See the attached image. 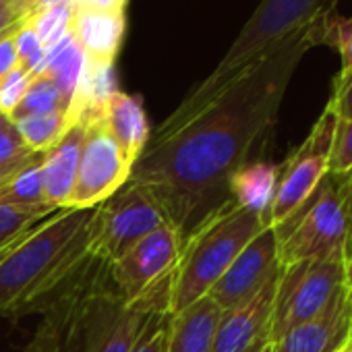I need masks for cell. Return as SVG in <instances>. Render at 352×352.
<instances>
[{"label": "cell", "instance_id": "6", "mask_svg": "<svg viewBox=\"0 0 352 352\" xmlns=\"http://www.w3.org/2000/svg\"><path fill=\"white\" fill-rule=\"evenodd\" d=\"M336 5L338 0H261L210 77L228 79L236 75L298 28L329 19Z\"/></svg>", "mask_w": 352, "mask_h": 352}, {"label": "cell", "instance_id": "32", "mask_svg": "<svg viewBox=\"0 0 352 352\" xmlns=\"http://www.w3.org/2000/svg\"><path fill=\"white\" fill-rule=\"evenodd\" d=\"M21 63H19V54L15 48V32H13V34H7L0 38V79L9 75Z\"/></svg>", "mask_w": 352, "mask_h": 352}, {"label": "cell", "instance_id": "17", "mask_svg": "<svg viewBox=\"0 0 352 352\" xmlns=\"http://www.w3.org/2000/svg\"><path fill=\"white\" fill-rule=\"evenodd\" d=\"M71 34L94 63H114L124 38V11H98L75 3Z\"/></svg>", "mask_w": 352, "mask_h": 352}, {"label": "cell", "instance_id": "36", "mask_svg": "<svg viewBox=\"0 0 352 352\" xmlns=\"http://www.w3.org/2000/svg\"><path fill=\"white\" fill-rule=\"evenodd\" d=\"M63 3H75V0H30V3H28V17H25V21L34 13L42 11V9H48V7H54V5H63Z\"/></svg>", "mask_w": 352, "mask_h": 352}, {"label": "cell", "instance_id": "7", "mask_svg": "<svg viewBox=\"0 0 352 352\" xmlns=\"http://www.w3.org/2000/svg\"><path fill=\"white\" fill-rule=\"evenodd\" d=\"M348 253L282 265L274 302V342L288 329L319 315L348 286Z\"/></svg>", "mask_w": 352, "mask_h": 352}, {"label": "cell", "instance_id": "26", "mask_svg": "<svg viewBox=\"0 0 352 352\" xmlns=\"http://www.w3.org/2000/svg\"><path fill=\"white\" fill-rule=\"evenodd\" d=\"M32 153L36 151L28 147V143L17 131V124L7 114L0 112V168L17 164L30 157Z\"/></svg>", "mask_w": 352, "mask_h": 352}, {"label": "cell", "instance_id": "19", "mask_svg": "<svg viewBox=\"0 0 352 352\" xmlns=\"http://www.w3.org/2000/svg\"><path fill=\"white\" fill-rule=\"evenodd\" d=\"M278 172H280L278 164H272L261 157H255L243 164L228 179L230 199L239 204L241 208H247L265 216L272 204L274 191H276Z\"/></svg>", "mask_w": 352, "mask_h": 352}, {"label": "cell", "instance_id": "33", "mask_svg": "<svg viewBox=\"0 0 352 352\" xmlns=\"http://www.w3.org/2000/svg\"><path fill=\"white\" fill-rule=\"evenodd\" d=\"M23 23L25 19L7 3V0H0V38L17 32Z\"/></svg>", "mask_w": 352, "mask_h": 352}, {"label": "cell", "instance_id": "1", "mask_svg": "<svg viewBox=\"0 0 352 352\" xmlns=\"http://www.w3.org/2000/svg\"><path fill=\"white\" fill-rule=\"evenodd\" d=\"M329 19L298 28L228 79L206 77L149 133L129 183L183 239L230 199L228 179L267 145L286 89L302 56L323 44Z\"/></svg>", "mask_w": 352, "mask_h": 352}, {"label": "cell", "instance_id": "15", "mask_svg": "<svg viewBox=\"0 0 352 352\" xmlns=\"http://www.w3.org/2000/svg\"><path fill=\"white\" fill-rule=\"evenodd\" d=\"M83 137H85V122L81 116H77L63 133V137L44 151V162H42L44 197L46 204L54 210L69 208V199L77 179Z\"/></svg>", "mask_w": 352, "mask_h": 352}, {"label": "cell", "instance_id": "24", "mask_svg": "<svg viewBox=\"0 0 352 352\" xmlns=\"http://www.w3.org/2000/svg\"><path fill=\"white\" fill-rule=\"evenodd\" d=\"M73 13H75V3H63V5H54V7L34 13L28 19V23L38 34L42 46L52 48L54 44H58L63 38L71 34Z\"/></svg>", "mask_w": 352, "mask_h": 352}, {"label": "cell", "instance_id": "5", "mask_svg": "<svg viewBox=\"0 0 352 352\" xmlns=\"http://www.w3.org/2000/svg\"><path fill=\"white\" fill-rule=\"evenodd\" d=\"M276 232L280 265L323 259L333 253L352 255V228L333 174L325 176L307 201L276 226Z\"/></svg>", "mask_w": 352, "mask_h": 352}, {"label": "cell", "instance_id": "39", "mask_svg": "<svg viewBox=\"0 0 352 352\" xmlns=\"http://www.w3.org/2000/svg\"><path fill=\"white\" fill-rule=\"evenodd\" d=\"M348 296L352 300V255H350V265H348Z\"/></svg>", "mask_w": 352, "mask_h": 352}, {"label": "cell", "instance_id": "2", "mask_svg": "<svg viewBox=\"0 0 352 352\" xmlns=\"http://www.w3.org/2000/svg\"><path fill=\"white\" fill-rule=\"evenodd\" d=\"M89 210L63 208L0 249V317L46 313L91 267Z\"/></svg>", "mask_w": 352, "mask_h": 352}, {"label": "cell", "instance_id": "16", "mask_svg": "<svg viewBox=\"0 0 352 352\" xmlns=\"http://www.w3.org/2000/svg\"><path fill=\"white\" fill-rule=\"evenodd\" d=\"M104 129L112 137V141L122 151L124 160L131 164L137 162L143 147L149 139V122L145 108L137 96L124 94L120 89L112 91L100 106H94Z\"/></svg>", "mask_w": 352, "mask_h": 352}, {"label": "cell", "instance_id": "11", "mask_svg": "<svg viewBox=\"0 0 352 352\" xmlns=\"http://www.w3.org/2000/svg\"><path fill=\"white\" fill-rule=\"evenodd\" d=\"M183 236L172 224H164L133 245L110 265V278L126 300H137L166 278L179 261Z\"/></svg>", "mask_w": 352, "mask_h": 352}, {"label": "cell", "instance_id": "4", "mask_svg": "<svg viewBox=\"0 0 352 352\" xmlns=\"http://www.w3.org/2000/svg\"><path fill=\"white\" fill-rule=\"evenodd\" d=\"M265 228L263 216L241 208L232 199L208 214L183 239L179 261L172 272L168 311L179 313L208 296L236 255Z\"/></svg>", "mask_w": 352, "mask_h": 352}, {"label": "cell", "instance_id": "30", "mask_svg": "<svg viewBox=\"0 0 352 352\" xmlns=\"http://www.w3.org/2000/svg\"><path fill=\"white\" fill-rule=\"evenodd\" d=\"M338 120H352V71L338 73L333 79V94L327 102Z\"/></svg>", "mask_w": 352, "mask_h": 352}, {"label": "cell", "instance_id": "29", "mask_svg": "<svg viewBox=\"0 0 352 352\" xmlns=\"http://www.w3.org/2000/svg\"><path fill=\"white\" fill-rule=\"evenodd\" d=\"M323 44L333 46L340 52L342 69L340 73L352 71V17L350 19H329L325 28Z\"/></svg>", "mask_w": 352, "mask_h": 352}, {"label": "cell", "instance_id": "28", "mask_svg": "<svg viewBox=\"0 0 352 352\" xmlns=\"http://www.w3.org/2000/svg\"><path fill=\"white\" fill-rule=\"evenodd\" d=\"M32 79L34 77L21 65L17 69H13L9 75H5L3 79H0V112L11 116V112L23 100Z\"/></svg>", "mask_w": 352, "mask_h": 352}, {"label": "cell", "instance_id": "18", "mask_svg": "<svg viewBox=\"0 0 352 352\" xmlns=\"http://www.w3.org/2000/svg\"><path fill=\"white\" fill-rule=\"evenodd\" d=\"M222 313L210 296H201L179 313H172L166 352H212Z\"/></svg>", "mask_w": 352, "mask_h": 352}, {"label": "cell", "instance_id": "40", "mask_svg": "<svg viewBox=\"0 0 352 352\" xmlns=\"http://www.w3.org/2000/svg\"><path fill=\"white\" fill-rule=\"evenodd\" d=\"M336 352H352V346H344V348H340V350H336Z\"/></svg>", "mask_w": 352, "mask_h": 352}, {"label": "cell", "instance_id": "38", "mask_svg": "<svg viewBox=\"0 0 352 352\" xmlns=\"http://www.w3.org/2000/svg\"><path fill=\"white\" fill-rule=\"evenodd\" d=\"M7 3H9L23 19L28 17V3H30V0H7Z\"/></svg>", "mask_w": 352, "mask_h": 352}, {"label": "cell", "instance_id": "14", "mask_svg": "<svg viewBox=\"0 0 352 352\" xmlns=\"http://www.w3.org/2000/svg\"><path fill=\"white\" fill-rule=\"evenodd\" d=\"M350 338L352 300L346 286L319 315L280 336L274 342L272 352H336L348 346Z\"/></svg>", "mask_w": 352, "mask_h": 352}, {"label": "cell", "instance_id": "27", "mask_svg": "<svg viewBox=\"0 0 352 352\" xmlns=\"http://www.w3.org/2000/svg\"><path fill=\"white\" fill-rule=\"evenodd\" d=\"M352 168V120H338L329 151L327 174H344Z\"/></svg>", "mask_w": 352, "mask_h": 352}, {"label": "cell", "instance_id": "34", "mask_svg": "<svg viewBox=\"0 0 352 352\" xmlns=\"http://www.w3.org/2000/svg\"><path fill=\"white\" fill-rule=\"evenodd\" d=\"M25 352H54V348H52V340H50V333H48V329H46L44 325H40V327H38V331H36L34 340L28 344Z\"/></svg>", "mask_w": 352, "mask_h": 352}, {"label": "cell", "instance_id": "21", "mask_svg": "<svg viewBox=\"0 0 352 352\" xmlns=\"http://www.w3.org/2000/svg\"><path fill=\"white\" fill-rule=\"evenodd\" d=\"M42 162L44 151H36L5 183H0V204L19 208H50L44 197Z\"/></svg>", "mask_w": 352, "mask_h": 352}, {"label": "cell", "instance_id": "35", "mask_svg": "<svg viewBox=\"0 0 352 352\" xmlns=\"http://www.w3.org/2000/svg\"><path fill=\"white\" fill-rule=\"evenodd\" d=\"M77 5L98 11H124L126 0H77Z\"/></svg>", "mask_w": 352, "mask_h": 352}, {"label": "cell", "instance_id": "25", "mask_svg": "<svg viewBox=\"0 0 352 352\" xmlns=\"http://www.w3.org/2000/svg\"><path fill=\"white\" fill-rule=\"evenodd\" d=\"M52 208H19V206H3L0 204V249L9 245L23 230L32 228L46 216H50Z\"/></svg>", "mask_w": 352, "mask_h": 352}, {"label": "cell", "instance_id": "42", "mask_svg": "<svg viewBox=\"0 0 352 352\" xmlns=\"http://www.w3.org/2000/svg\"><path fill=\"white\" fill-rule=\"evenodd\" d=\"M75 3H77V0H75Z\"/></svg>", "mask_w": 352, "mask_h": 352}, {"label": "cell", "instance_id": "20", "mask_svg": "<svg viewBox=\"0 0 352 352\" xmlns=\"http://www.w3.org/2000/svg\"><path fill=\"white\" fill-rule=\"evenodd\" d=\"M85 67H87V56L81 50V46L75 42L73 34H69L58 44L48 48L44 75H48L63 91V96L69 104V114H71L73 102L77 98Z\"/></svg>", "mask_w": 352, "mask_h": 352}, {"label": "cell", "instance_id": "13", "mask_svg": "<svg viewBox=\"0 0 352 352\" xmlns=\"http://www.w3.org/2000/svg\"><path fill=\"white\" fill-rule=\"evenodd\" d=\"M280 267L278 257V232L265 226L230 263L224 276L214 284L208 296L222 309H230L251 294H255L263 282Z\"/></svg>", "mask_w": 352, "mask_h": 352}, {"label": "cell", "instance_id": "3", "mask_svg": "<svg viewBox=\"0 0 352 352\" xmlns=\"http://www.w3.org/2000/svg\"><path fill=\"white\" fill-rule=\"evenodd\" d=\"M172 276L126 300L110 278V265L96 259L87 274L42 319L54 352H133L145 323L168 311ZM170 313V311H168Z\"/></svg>", "mask_w": 352, "mask_h": 352}, {"label": "cell", "instance_id": "37", "mask_svg": "<svg viewBox=\"0 0 352 352\" xmlns=\"http://www.w3.org/2000/svg\"><path fill=\"white\" fill-rule=\"evenodd\" d=\"M32 155H34V153H32ZM32 155H30V157H32ZM30 157H25V160H30ZM25 160H21V162H17V164H11V166H5V168H0V183H5V181L9 179V176H11Z\"/></svg>", "mask_w": 352, "mask_h": 352}, {"label": "cell", "instance_id": "8", "mask_svg": "<svg viewBox=\"0 0 352 352\" xmlns=\"http://www.w3.org/2000/svg\"><path fill=\"white\" fill-rule=\"evenodd\" d=\"M336 122L333 110L325 106L307 139L280 164L276 191L263 216L265 226L276 228L286 222L327 176Z\"/></svg>", "mask_w": 352, "mask_h": 352}, {"label": "cell", "instance_id": "31", "mask_svg": "<svg viewBox=\"0 0 352 352\" xmlns=\"http://www.w3.org/2000/svg\"><path fill=\"white\" fill-rule=\"evenodd\" d=\"M15 48H17V54H19V63L28 60L32 54H36L42 48V42H40L38 34L34 32V28L28 21L15 32Z\"/></svg>", "mask_w": 352, "mask_h": 352}, {"label": "cell", "instance_id": "9", "mask_svg": "<svg viewBox=\"0 0 352 352\" xmlns=\"http://www.w3.org/2000/svg\"><path fill=\"white\" fill-rule=\"evenodd\" d=\"M164 224L168 220L151 195L143 187L126 183L94 208L91 255L112 265L122 253Z\"/></svg>", "mask_w": 352, "mask_h": 352}, {"label": "cell", "instance_id": "23", "mask_svg": "<svg viewBox=\"0 0 352 352\" xmlns=\"http://www.w3.org/2000/svg\"><path fill=\"white\" fill-rule=\"evenodd\" d=\"M73 120L75 118H71L67 112H52V114L21 118L15 124L32 151H46L63 137V133L69 129Z\"/></svg>", "mask_w": 352, "mask_h": 352}, {"label": "cell", "instance_id": "10", "mask_svg": "<svg viewBox=\"0 0 352 352\" xmlns=\"http://www.w3.org/2000/svg\"><path fill=\"white\" fill-rule=\"evenodd\" d=\"M79 116L85 122V137L69 208L89 210L129 183L131 164L104 129L96 108H85Z\"/></svg>", "mask_w": 352, "mask_h": 352}, {"label": "cell", "instance_id": "12", "mask_svg": "<svg viewBox=\"0 0 352 352\" xmlns=\"http://www.w3.org/2000/svg\"><path fill=\"white\" fill-rule=\"evenodd\" d=\"M280 272L282 265L255 294L222 313L212 352H272L274 302Z\"/></svg>", "mask_w": 352, "mask_h": 352}, {"label": "cell", "instance_id": "41", "mask_svg": "<svg viewBox=\"0 0 352 352\" xmlns=\"http://www.w3.org/2000/svg\"><path fill=\"white\" fill-rule=\"evenodd\" d=\"M348 346H352V338H350V342H348Z\"/></svg>", "mask_w": 352, "mask_h": 352}, {"label": "cell", "instance_id": "22", "mask_svg": "<svg viewBox=\"0 0 352 352\" xmlns=\"http://www.w3.org/2000/svg\"><path fill=\"white\" fill-rule=\"evenodd\" d=\"M52 112H67L69 114V104L58 89V85L48 77V75H38L32 79L23 100L19 106L11 112V120L17 122L21 118L30 116H42V114H52ZM71 116V114H69Z\"/></svg>", "mask_w": 352, "mask_h": 352}]
</instances>
